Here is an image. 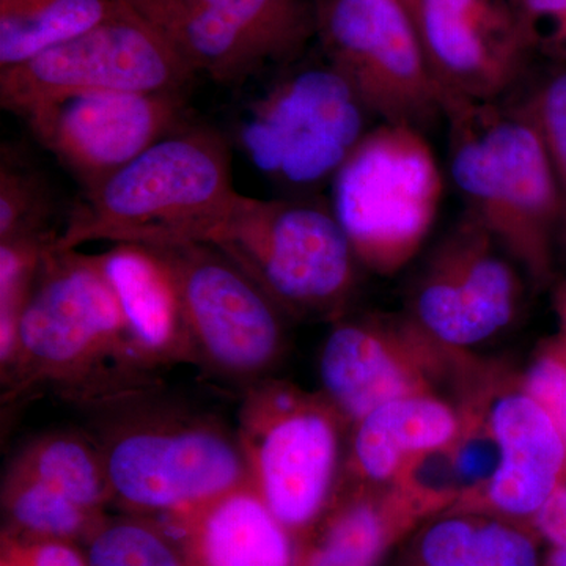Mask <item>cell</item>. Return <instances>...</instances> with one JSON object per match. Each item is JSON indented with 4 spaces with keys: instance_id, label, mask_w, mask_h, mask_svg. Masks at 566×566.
I'll use <instances>...</instances> for the list:
<instances>
[{
    "instance_id": "obj_13",
    "label": "cell",
    "mask_w": 566,
    "mask_h": 566,
    "mask_svg": "<svg viewBox=\"0 0 566 566\" xmlns=\"http://www.w3.org/2000/svg\"><path fill=\"white\" fill-rule=\"evenodd\" d=\"M521 271L465 211L417 274L406 315L436 344L471 356L515 324L524 301Z\"/></svg>"
},
{
    "instance_id": "obj_32",
    "label": "cell",
    "mask_w": 566,
    "mask_h": 566,
    "mask_svg": "<svg viewBox=\"0 0 566 566\" xmlns=\"http://www.w3.org/2000/svg\"><path fill=\"white\" fill-rule=\"evenodd\" d=\"M0 566H88L69 542L20 538L3 532Z\"/></svg>"
},
{
    "instance_id": "obj_15",
    "label": "cell",
    "mask_w": 566,
    "mask_h": 566,
    "mask_svg": "<svg viewBox=\"0 0 566 566\" xmlns=\"http://www.w3.org/2000/svg\"><path fill=\"white\" fill-rule=\"evenodd\" d=\"M155 25L193 73L241 84L303 50L316 13L305 0H163Z\"/></svg>"
},
{
    "instance_id": "obj_25",
    "label": "cell",
    "mask_w": 566,
    "mask_h": 566,
    "mask_svg": "<svg viewBox=\"0 0 566 566\" xmlns=\"http://www.w3.org/2000/svg\"><path fill=\"white\" fill-rule=\"evenodd\" d=\"M2 509L9 520L7 534L28 539L73 542L92 536L104 517L88 512L35 476L10 464L3 475Z\"/></svg>"
},
{
    "instance_id": "obj_19",
    "label": "cell",
    "mask_w": 566,
    "mask_h": 566,
    "mask_svg": "<svg viewBox=\"0 0 566 566\" xmlns=\"http://www.w3.org/2000/svg\"><path fill=\"white\" fill-rule=\"evenodd\" d=\"M191 566H296L293 534L252 480L177 515Z\"/></svg>"
},
{
    "instance_id": "obj_22",
    "label": "cell",
    "mask_w": 566,
    "mask_h": 566,
    "mask_svg": "<svg viewBox=\"0 0 566 566\" xmlns=\"http://www.w3.org/2000/svg\"><path fill=\"white\" fill-rule=\"evenodd\" d=\"M411 566H538V551L515 521L453 509L417 536Z\"/></svg>"
},
{
    "instance_id": "obj_27",
    "label": "cell",
    "mask_w": 566,
    "mask_h": 566,
    "mask_svg": "<svg viewBox=\"0 0 566 566\" xmlns=\"http://www.w3.org/2000/svg\"><path fill=\"white\" fill-rule=\"evenodd\" d=\"M51 238H14L0 243V364L9 365L17 344L18 324Z\"/></svg>"
},
{
    "instance_id": "obj_33",
    "label": "cell",
    "mask_w": 566,
    "mask_h": 566,
    "mask_svg": "<svg viewBox=\"0 0 566 566\" xmlns=\"http://www.w3.org/2000/svg\"><path fill=\"white\" fill-rule=\"evenodd\" d=\"M534 520L535 526L549 542L566 546V485L557 488Z\"/></svg>"
},
{
    "instance_id": "obj_2",
    "label": "cell",
    "mask_w": 566,
    "mask_h": 566,
    "mask_svg": "<svg viewBox=\"0 0 566 566\" xmlns=\"http://www.w3.org/2000/svg\"><path fill=\"white\" fill-rule=\"evenodd\" d=\"M243 199L221 137L205 129L174 132L84 192L51 249L74 251L91 241L210 244Z\"/></svg>"
},
{
    "instance_id": "obj_4",
    "label": "cell",
    "mask_w": 566,
    "mask_h": 566,
    "mask_svg": "<svg viewBox=\"0 0 566 566\" xmlns=\"http://www.w3.org/2000/svg\"><path fill=\"white\" fill-rule=\"evenodd\" d=\"M150 394L102 409L95 442L115 502L181 515L252 480L237 431Z\"/></svg>"
},
{
    "instance_id": "obj_23",
    "label": "cell",
    "mask_w": 566,
    "mask_h": 566,
    "mask_svg": "<svg viewBox=\"0 0 566 566\" xmlns=\"http://www.w3.org/2000/svg\"><path fill=\"white\" fill-rule=\"evenodd\" d=\"M125 6L122 0H0V70L31 61Z\"/></svg>"
},
{
    "instance_id": "obj_29",
    "label": "cell",
    "mask_w": 566,
    "mask_h": 566,
    "mask_svg": "<svg viewBox=\"0 0 566 566\" xmlns=\"http://www.w3.org/2000/svg\"><path fill=\"white\" fill-rule=\"evenodd\" d=\"M48 199L43 182L20 167L2 164L0 175V243L14 238H51L46 232Z\"/></svg>"
},
{
    "instance_id": "obj_36",
    "label": "cell",
    "mask_w": 566,
    "mask_h": 566,
    "mask_svg": "<svg viewBox=\"0 0 566 566\" xmlns=\"http://www.w3.org/2000/svg\"><path fill=\"white\" fill-rule=\"evenodd\" d=\"M560 312H562V318H564V322L566 324V290H565L564 294H562Z\"/></svg>"
},
{
    "instance_id": "obj_30",
    "label": "cell",
    "mask_w": 566,
    "mask_h": 566,
    "mask_svg": "<svg viewBox=\"0 0 566 566\" xmlns=\"http://www.w3.org/2000/svg\"><path fill=\"white\" fill-rule=\"evenodd\" d=\"M520 379L526 392L554 420L566 442V340L545 346Z\"/></svg>"
},
{
    "instance_id": "obj_34",
    "label": "cell",
    "mask_w": 566,
    "mask_h": 566,
    "mask_svg": "<svg viewBox=\"0 0 566 566\" xmlns=\"http://www.w3.org/2000/svg\"><path fill=\"white\" fill-rule=\"evenodd\" d=\"M126 6L132 7L134 11L142 14L145 20L155 24L156 17H158L159 7L163 0H122Z\"/></svg>"
},
{
    "instance_id": "obj_26",
    "label": "cell",
    "mask_w": 566,
    "mask_h": 566,
    "mask_svg": "<svg viewBox=\"0 0 566 566\" xmlns=\"http://www.w3.org/2000/svg\"><path fill=\"white\" fill-rule=\"evenodd\" d=\"M88 566H191L182 546L144 521L104 523L91 536Z\"/></svg>"
},
{
    "instance_id": "obj_1",
    "label": "cell",
    "mask_w": 566,
    "mask_h": 566,
    "mask_svg": "<svg viewBox=\"0 0 566 566\" xmlns=\"http://www.w3.org/2000/svg\"><path fill=\"white\" fill-rule=\"evenodd\" d=\"M155 371L134 344L98 255L48 249L2 370L3 401L51 390L102 411L151 392Z\"/></svg>"
},
{
    "instance_id": "obj_24",
    "label": "cell",
    "mask_w": 566,
    "mask_h": 566,
    "mask_svg": "<svg viewBox=\"0 0 566 566\" xmlns=\"http://www.w3.org/2000/svg\"><path fill=\"white\" fill-rule=\"evenodd\" d=\"M10 464L95 515L103 516L104 506L114 501L98 446L82 434L55 431L40 436L22 447Z\"/></svg>"
},
{
    "instance_id": "obj_20",
    "label": "cell",
    "mask_w": 566,
    "mask_h": 566,
    "mask_svg": "<svg viewBox=\"0 0 566 566\" xmlns=\"http://www.w3.org/2000/svg\"><path fill=\"white\" fill-rule=\"evenodd\" d=\"M98 260L142 356L156 370L174 364L199 365L177 290L161 260L136 244H118Z\"/></svg>"
},
{
    "instance_id": "obj_14",
    "label": "cell",
    "mask_w": 566,
    "mask_h": 566,
    "mask_svg": "<svg viewBox=\"0 0 566 566\" xmlns=\"http://www.w3.org/2000/svg\"><path fill=\"white\" fill-rule=\"evenodd\" d=\"M181 109V93L85 92L52 96L18 115L88 192L174 133Z\"/></svg>"
},
{
    "instance_id": "obj_28",
    "label": "cell",
    "mask_w": 566,
    "mask_h": 566,
    "mask_svg": "<svg viewBox=\"0 0 566 566\" xmlns=\"http://www.w3.org/2000/svg\"><path fill=\"white\" fill-rule=\"evenodd\" d=\"M521 102L534 122L556 175L562 199L560 240L566 244V63H554Z\"/></svg>"
},
{
    "instance_id": "obj_18",
    "label": "cell",
    "mask_w": 566,
    "mask_h": 566,
    "mask_svg": "<svg viewBox=\"0 0 566 566\" xmlns=\"http://www.w3.org/2000/svg\"><path fill=\"white\" fill-rule=\"evenodd\" d=\"M460 406L444 395H415L375 408L352 427L342 483L390 486L401 471L455 441Z\"/></svg>"
},
{
    "instance_id": "obj_16",
    "label": "cell",
    "mask_w": 566,
    "mask_h": 566,
    "mask_svg": "<svg viewBox=\"0 0 566 566\" xmlns=\"http://www.w3.org/2000/svg\"><path fill=\"white\" fill-rule=\"evenodd\" d=\"M464 387L482 408L497 447V464L485 488L455 510L512 521L535 517L562 485L564 436L515 375L476 364Z\"/></svg>"
},
{
    "instance_id": "obj_7",
    "label": "cell",
    "mask_w": 566,
    "mask_h": 566,
    "mask_svg": "<svg viewBox=\"0 0 566 566\" xmlns=\"http://www.w3.org/2000/svg\"><path fill=\"white\" fill-rule=\"evenodd\" d=\"M207 245L251 275L283 314L335 322L356 292L359 260L322 203L244 196Z\"/></svg>"
},
{
    "instance_id": "obj_31",
    "label": "cell",
    "mask_w": 566,
    "mask_h": 566,
    "mask_svg": "<svg viewBox=\"0 0 566 566\" xmlns=\"http://www.w3.org/2000/svg\"><path fill=\"white\" fill-rule=\"evenodd\" d=\"M532 54L566 63V0H512Z\"/></svg>"
},
{
    "instance_id": "obj_17",
    "label": "cell",
    "mask_w": 566,
    "mask_h": 566,
    "mask_svg": "<svg viewBox=\"0 0 566 566\" xmlns=\"http://www.w3.org/2000/svg\"><path fill=\"white\" fill-rule=\"evenodd\" d=\"M408 2L447 107L499 102L523 77L532 51L512 0Z\"/></svg>"
},
{
    "instance_id": "obj_3",
    "label": "cell",
    "mask_w": 566,
    "mask_h": 566,
    "mask_svg": "<svg viewBox=\"0 0 566 566\" xmlns=\"http://www.w3.org/2000/svg\"><path fill=\"white\" fill-rule=\"evenodd\" d=\"M450 172L465 211L534 282H545L562 234L556 175L523 102L447 107Z\"/></svg>"
},
{
    "instance_id": "obj_5",
    "label": "cell",
    "mask_w": 566,
    "mask_h": 566,
    "mask_svg": "<svg viewBox=\"0 0 566 566\" xmlns=\"http://www.w3.org/2000/svg\"><path fill=\"white\" fill-rule=\"evenodd\" d=\"M234 431L253 485L283 526L303 534L326 515L344 480L352 424L322 390L253 382Z\"/></svg>"
},
{
    "instance_id": "obj_8",
    "label": "cell",
    "mask_w": 566,
    "mask_h": 566,
    "mask_svg": "<svg viewBox=\"0 0 566 566\" xmlns=\"http://www.w3.org/2000/svg\"><path fill=\"white\" fill-rule=\"evenodd\" d=\"M147 249L172 277L197 363L245 387L268 378L286 335L283 312L262 286L211 245Z\"/></svg>"
},
{
    "instance_id": "obj_11",
    "label": "cell",
    "mask_w": 566,
    "mask_h": 566,
    "mask_svg": "<svg viewBox=\"0 0 566 566\" xmlns=\"http://www.w3.org/2000/svg\"><path fill=\"white\" fill-rule=\"evenodd\" d=\"M193 74L166 35L125 6L31 61L0 70V103L18 115L69 93H181Z\"/></svg>"
},
{
    "instance_id": "obj_6",
    "label": "cell",
    "mask_w": 566,
    "mask_h": 566,
    "mask_svg": "<svg viewBox=\"0 0 566 566\" xmlns=\"http://www.w3.org/2000/svg\"><path fill=\"white\" fill-rule=\"evenodd\" d=\"M333 212L360 266L389 277L433 229L444 180L423 132L379 123L334 175Z\"/></svg>"
},
{
    "instance_id": "obj_12",
    "label": "cell",
    "mask_w": 566,
    "mask_h": 566,
    "mask_svg": "<svg viewBox=\"0 0 566 566\" xmlns=\"http://www.w3.org/2000/svg\"><path fill=\"white\" fill-rule=\"evenodd\" d=\"M474 363L436 344L406 314L344 315L324 340L318 374L324 397L353 427L398 398L460 394Z\"/></svg>"
},
{
    "instance_id": "obj_10",
    "label": "cell",
    "mask_w": 566,
    "mask_h": 566,
    "mask_svg": "<svg viewBox=\"0 0 566 566\" xmlns=\"http://www.w3.org/2000/svg\"><path fill=\"white\" fill-rule=\"evenodd\" d=\"M368 112L329 62L303 66L252 104L240 139L249 159L290 188L311 189L334 175L370 132Z\"/></svg>"
},
{
    "instance_id": "obj_21",
    "label": "cell",
    "mask_w": 566,
    "mask_h": 566,
    "mask_svg": "<svg viewBox=\"0 0 566 566\" xmlns=\"http://www.w3.org/2000/svg\"><path fill=\"white\" fill-rule=\"evenodd\" d=\"M326 526L296 566H378L387 549L431 513L400 486L342 483Z\"/></svg>"
},
{
    "instance_id": "obj_35",
    "label": "cell",
    "mask_w": 566,
    "mask_h": 566,
    "mask_svg": "<svg viewBox=\"0 0 566 566\" xmlns=\"http://www.w3.org/2000/svg\"><path fill=\"white\" fill-rule=\"evenodd\" d=\"M549 566H566V546H557L551 556Z\"/></svg>"
},
{
    "instance_id": "obj_9",
    "label": "cell",
    "mask_w": 566,
    "mask_h": 566,
    "mask_svg": "<svg viewBox=\"0 0 566 566\" xmlns=\"http://www.w3.org/2000/svg\"><path fill=\"white\" fill-rule=\"evenodd\" d=\"M315 13L326 61L374 118L424 132L446 117L408 0H324Z\"/></svg>"
}]
</instances>
